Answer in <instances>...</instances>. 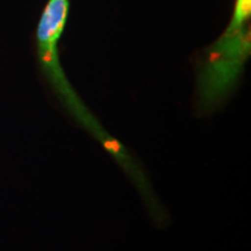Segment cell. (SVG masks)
<instances>
[{"label":"cell","mask_w":251,"mask_h":251,"mask_svg":"<svg viewBox=\"0 0 251 251\" xmlns=\"http://www.w3.org/2000/svg\"><path fill=\"white\" fill-rule=\"evenodd\" d=\"M70 1L69 0H49L41 15L36 31L37 57L40 67L48 80L50 87L76 124L87 131L100 146L111 155L114 161L131 180L143 201L155 199L156 192L151 181L144 171L139 159L120 141L115 139L103 128L98 118L84 103L68 79L61 64L58 43L67 25Z\"/></svg>","instance_id":"6da1fadb"},{"label":"cell","mask_w":251,"mask_h":251,"mask_svg":"<svg viewBox=\"0 0 251 251\" xmlns=\"http://www.w3.org/2000/svg\"><path fill=\"white\" fill-rule=\"evenodd\" d=\"M251 15V0H236L235 7L231 17L230 23H229L227 29L235 30L238 28L246 26L249 23Z\"/></svg>","instance_id":"3957f363"},{"label":"cell","mask_w":251,"mask_h":251,"mask_svg":"<svg viewBox=\"0 0 251 251\" xmlns=\"http://www.w3.org/2000/svg\"><path fill=\"white\" fill-rule=\"evenodd\" d=\"M251 54L249 24L226 29L209 47L197 79V111L212 114L221 107L236 87Z\"/></svg>","instance_id":"7a4b0ae2"}]
</instances>
